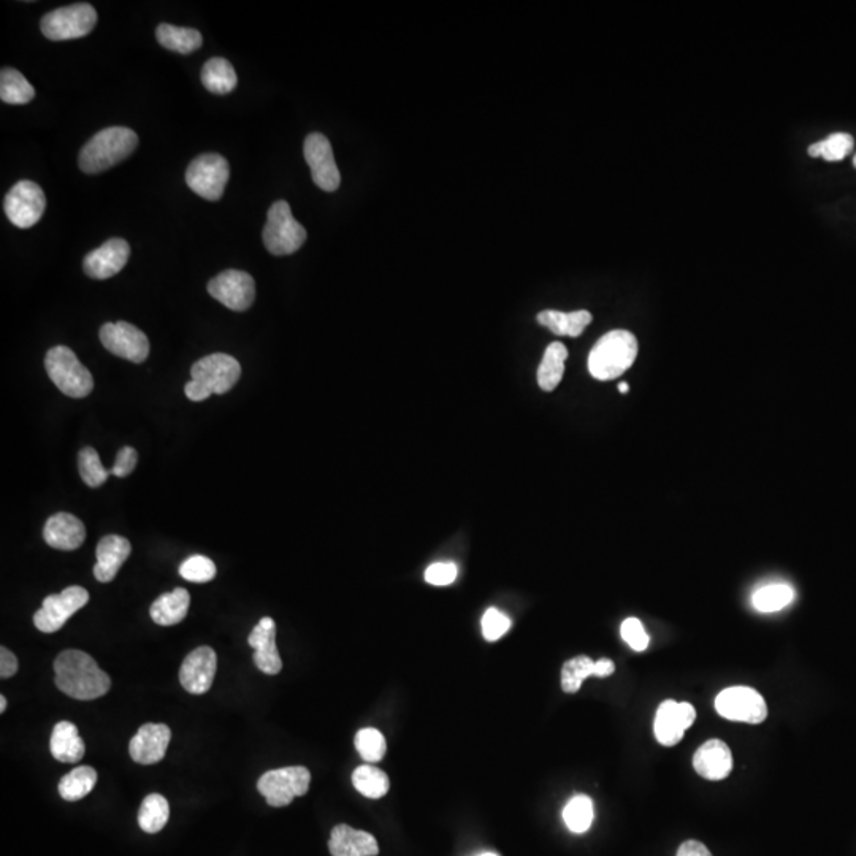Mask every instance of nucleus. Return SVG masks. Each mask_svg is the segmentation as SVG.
<instances>
[{
  "label": "nucleus",
  "mask_w": 856,
  "mask_h": 856,
  "mask_svg": "<svg viewBox=\"0 0 856 856\" xmlns=\"http://www.w3.org/2000/svg\"><path fill=\"white\" fill-rule=\"evenodd\" d=\"M56 685L73 700L92 701L108 693L111 679L96 660L81 650H64L54 660Z\"/></svg>",
  "instance_id": "nucleus-1"
},
{
  "label": "nucleus",
  "mask_w": 856,
  "mask_h": 856,
  "mask_svg": "<svg viewBox=\"0 0 856 856\" xmlns=\"http://www.w3.org/2000/svg\"><path fill=\"white\" fill-rule=\"evenodd\" d=\"M138 137L129 127L113 126L100 130L80 151L78 164L88 175L105 172L137 150Z\"/></svg>",
  "instance_id": "nucleus-2"
},
{
  "label": "nucleus",
  "mask_w": 856,
  "mask_h": 856,
  "mask_svg": "<svg viewBox=\"0 0 856 856\" xmlns=\"http://www.w3.org/2000/svg\"><path fill=\"white\" fill-rule=\"evenodd\" d=\"M192 379L184 387L191 402H203L213 394H227L241 376L240 362L235 357L216 352L197 360L191 368Z\"/></svg>",
  "instance_id": "nucleus-3"
},
{
  "label": "nucleus",
  "mask_w": 856,
  "mask_h": 856,
  "mask_svg": "<svg viewBox=\"0 0 856 856\" xmlns=\"http://www.w3.org/2000/svg\"><path fill=\"white\" fill-rule=\"evenodd\" d=\"M638 356V341L628 330H612L598 340L589 356L590 375L600 381L622 376Z\"/></svg>",
  "instance_id": "nucleus-4"
},
{
  "label": "nucleus",
  "mask_w": 856,
  "mask_h": 856,
  "mask_svg": "<svg viewBox=\"0 0 856 856\" xmlns=\"http://www.w3.org/2000/svg\"><path fill=\"white\" fill-rule=\"evenodd\" d=\"M45 368L54 386L70 398H85L94 389L91 371L81 364L75 352L67 346L50 349L45 357Z\"/></svg>",
  "instance_id": "nucleus-5"
},
{
  "label": "nucleus",
  "mask_w": 856,
  "mask_h": 856,
  "mask_svg": "<svg viewBox=\"0 0 856 856\" xmlns=\"http://www.w3.org/2000/svg\"><path fill=\"white\" fill-rule=\"evenodd\" d=\"M305 227L292 216L291 205L278 200L268 210L267 224L262 232L265 248L273 256H289L305 245Z\"/></svg>",
  "instance_id": "nucleus-6"
},
{
  "label": "nucleus",
  "mask_w": 856,
  "mask_h": 856,
  "mask_svg": "<svg viewBox=\"0 0 856 856\" xmlns=\"http://www.w3.org/2000/svg\"><path fill=\"white\" fill-rule=\"evenodd\" d=\"M97 24L96 8L91 4H73L46 13L42 18V32L53 42L81 39L91 34Z\"/></svg>",
  "instance_id": "nucleus-7"
},
{
  "label": "nucleus",
  "mask_w": 856,
  "mask_h": 856,
  "mask_svg": "<svg viewBox=\"0 0 856 856\" xmlns=\"http://www.w3.org/2000/svg\"><path fill=\"white\" fill-rule=\"evenodd\" d=\"M310 784L311 772L305 766H289L265 772L257 782V790L265 796L268 806L286 807L306 795Z\"/></svg>",
  "instance_id": "nucleus-8"
},
{
  "label": "nucleus",
  "mask_w": 856,
  "mask_h": 856,
  "mask_svg": "<svg viewBox=\"0 0 856 856\" xmlns=\"http://www.w3.org/2000/svg\"><path fill=\"white\" fill-rule=\"evenodd\" d=\"M229 178V162L226 157L216 153L195 157L186 172V183L191 191L210 202H218L221 199Z\"/></svg>",
  "instance_id": "nucleus-9"
},
{
  "label": "nucleus",
  "mask_w": 856,
  "mask_h": 856,
  "mask_svg": "<svg viewBox=\"0 0 856 856\" xmlns=\"http://www.w3.org/2000/svg\"><path fill=\"white\" fill-rule=\"evenodd\" d=\"M715 709L723 719L731 722L758 725L768 717L766 701L750 687H730L715 698Z\"/></svg>",
  "instance_id": "nucleus-10"
},
{
  "label": "nucleus",
  "mask_w": 856,
  "mask_h": 856,
  "mask_svg": "<svg viewBox=\"0 0 856 856\" xmlns=\"http://www.w3.org/2000/svg\"><path fill=\"white\" fill-rule=\"evenodd\" d=\"M88 601V590L80 585H72L58 595H50L43 600L42 608L35 612V627L42 633H56L75 612L85 608Z\"/></svg>",
  "instance_id": "nucleus-11"
},
{
  "label": "nucleus",
  "mask_w": 856,
  "mask_h": 856,
  "mask_svg": "<svg viewBox=\"0 0 856 856\" xmlns=\"http://www.w3.org/2000/svg\"><path fill=\"white\" fill-rule=\"evenodd\" d=\"M4 208L13 226L29 229L35 226L45 213V192L34 181H18L5 195Z\"/></svg>",
  "instance_id": "nucleus-12"
},
{
  "label": "nucleus",
  "mask_w": 856,
  "mask_h": 856,
  "mask_svg": "<svg viewBox=\"0 0 856 856\" xmlns=\"http://www.w3.org/2000/svg\"><path fill=\"white\" fill-rule=\"evenodd\" d=\"M99 335L108 352L132 364H143L150 356L148 337L129 322H107L102 325Z\"/></svg>",
  "instance_id": "nucleus-13"
},
{
  "label": "nucleus",
  "mask_w": 856,
  "mask_h": 856,
  "mask_svg": "<svg viewBox=\"0 0 856 856\" xmlns=\"http://www.w3.org/2000/svg\"><path fill=\"white\" fill-rule=\"evenodd\" d=\"M208 294L232 311H246L256 299L253 276L240 270H226L208 283Z\"/></svg>",
  "instance_id": "nucleus-14"
},
{
  "label": "nucleus",
  "mask_w": 856,
  "mask_h": 856,
  "mask_svg": "<svg viewBox=\"0 0 856 856\" xmlns=\"http://www.w3.org/2000/svg\"><path fill=\"white\" fill-rule=\"evenodd\" d=\"M303 154L306 164L310 165L314 184L325 192L337 191L340 188L341 175L329 138L318 132L308 135L303 145Z\"/></svg>",
  "instance_id": "nucleus-15"
},
{
  "label": "nucleus",
  "mask_w": 856,
  "mask_h": 856,
  "mask_svg": "<svg viewBox=\"0 0 856 856\" xmlns=\"http://www.w3.org/2000/svg\"><path fill=\"white\" fill-rule=\"evenodd\" d=\"M696 720L695 707L690 703L668 700L660 704L655 715L654 731L657 741L665 747L676 746L684 738L685 731Z\"/></svg>",
  "instance_id": "nucleus-16"
},
{
  "label": "nucleus",
  "mask_w": 856,
  "mask_h": 856,
  "mask_svg": "<svg viewBox=\"0 0 856 856\" xmlns=\"http://www.w3.org/2000/svg\"><path fill=\"white\" fill-rule=\"evenodd\" d=\"M216 669H218L216 652L208 646L197 647L184 658L181 665V685L191 695H203L213 685Z\"/></svg>",
  "instance_id": "nucleus-17"
},
{
  "label": "nucleus",
  "mask_w": 856,
  "mask_h": 856,
  "mask_svg": "<svg viewBox=\"0 0 856 856\" xmlns=\"http://www.w3.org/2000/svg\"><path fill=\"white\" fill-rule=\"evenodd\" d=\"M172 731L164 723H146L130 741L129 753L138 765H156L164 760Z\"/></svg>",
  "instance_id": "nucleus-18"
},
{
  "label": "nucleus",
  "mask_w": 856,
  "mask_h": 856,
  "mask_svg": "<svg viewBox=\"0 0 856 856\" xmlns=\"http://www.w3.org/2000/svg\"><path fill=\"white\" fill-rule=\"evenodd\" d=\"M129 257V243L123 238H111L85 257L83 270L89 278L108 279L126 267Z\"/></svg>",
  "instance_id": "nucleus-19"
},
{
  "label": "nucleus",
  "mask_w": 856,
  "mask_h": 856,
  "mask_svg": "<svg viewBox=\"0 0 856 856\" xmlns=\"http://www.w3.org/2000/svg\"><path fill=\"white\" fill-rule=\"evenodd\" d=\"M254 649V663L262 673L276 676L283 669V660L276 647V623L272 617L260 619L248 638Z\"/></svg>",
  "instance_id": "nucleus-20"
},
{
  "label": "nucleus",
  "mask_w": 856,
  "mask_h": 856,
  "mask_svg": "<svg viewBox=\"0 0 856 856\" xmlns=\"http://www.w3.org/2000/svg\"><path fill=\"white\" fill-rule=\"evenodd\" d=\"M46 544L58 551H75L85 543V524L72 514L58 513L46 520L43 528Z\"/></svg>",
  "instance_id": "nucleus-21"
},
{
  "label": "nucleus",
  "mask_w": 856,
  "mask_h": 856,
  "mask_svg": "<svg viewBox=\"0 0 856 856\" xmlns=\"http://www.w3.org/2000/svg\"><path fill=\"white\" fill-rule=\"evenodd\" d=\"M693 768L707 780H723L733 769L730 747L720 739L704 742L693 757Z\"/></svg>",
  "instance_id": "nucleus-22"
},
{
  "label": "nucleus",
  "mask_w": 856,
  "mask_h": 856,
  "mask_svg": "<svg viewBox=\"0 0 856 856\" xmlns=\"http://www.w3.org/2000/svg\"><path fill=\"white\" fill-rule=\"evenodd\" d=\"M132 552V546L123 536L108 535L100 539L97 546V563L94 566V576L97 581H113Z\"/></svg>",
  "instance_id": "nucleus-23"
},
{
  "label": "nucleus",
  "mask_w": 856,
  "mask_h": 856,
  "mask_svg": "<svg viewBox=\"0 0 856 856\" xmlns=\"http://www.w3.org/2000/svg\"><path fill=\"white\" fill-rule=\"evenodd\" d=\"M329 850L332 856H378L379 845L375 836L354 830L349 825H337L330 834Z\"/></svg>",
  "instance_id": "nucleus-24"
},
{
  "label": "nucleus",
  "mask_w": 856,
  "mask_h": 856,
  "mask_svg": "<svg viewBox=\"0 0 856 856\" xmlns=\"http://www.w3.org/2000/svg\"><path fill=\"white\" fill-rule=\"evenodd\" d=\"M51 755L61 763H77L85 757L86 747L77 725L59 722L54 725L50 741Z\"/></svg>",
  "instance_id": "nucleus-25"
},
{
  "label": "nucleus",
  "mask_w": 856,
  "mask_h": 856,
  "mask_svg": "<svg viewBox=\"0 0 856 856\" xmlns=\"http://www.w3.org/2000/svg\"><path fill=\"white\" fill-rule=\"evenodd\" d=\"M189 604L191 597L188 590L178 587L173 592L164 593L151 604V619L162 627L178 625L188 616Z\"/></svg>",
  "instance_id": "nucleus-26"
},
{
  "label": "nucleus",
  "mask_w": 856,
  "mask_h": 856,
  "mask_svg": "<svg viewBox=\"0 0 856 856\" xmlns=\"http://www.w3.org/2000/svg\"><path fill=\"white\" fill-rule=\"evenodd\" d=\"M592 319V314L585 310L573 311V313L546 310L541 311L536 316V321L555 335L573 338L582 335V332L589 327Z\"/></svg>",
  "instance_id": "nucleus-27"
},
{
  "label": "nucleus",
  "mask_w": 856,
  "mask_h": 856,
  "mask_svg": "<svg viewBox=\"0 0 856 856\" xmlns=\"http://www.w3.org/2000/svg\"><path fill=\"white\" fill-rule=\"evenodd\" d=\"M202 83L211 94L227 96L238 85L237 72L227 59L213 58L205 62L202 69Z\"/></svg>",
  "instance_id": "nucleus-28"
},
{
  "label": "nucleus",
  "mask_w": 856,
  "mask_h": 856,
  "mask_svg": "<svg viewBox=\"0 0 856 856\" xmlns=\"http://www.w3.org/2000/svg\"><path fill=\"white\" fill-rule=\"evenodd\" d=\"M156 39L165 50L180 54H191L202 48L203 37L197 29L161 24L157 27Z\"/></svg>",
  "instance_id": "nucleus-29"
},
{
  "label": "nucleus",
  "mask_w": 856,
  "mask_h": 856,
  "mask_svg": "<svg viewBox=\"0 0 856 856\" xmlns=\"http://www.w3.org/2000/svg\"><path fill=\"white\" fill-rule=\"evenodd\" d=\"M566 359H568V349L565 344L555 341L547 346L538 368V386L541 389L546 392L557 389L558 384L562 383Z\"/></svg>",
  "instance_id": "nucleus-30"
},
{
  "label": "nucleus",
  "mask_w": 856,
  "mask_h": 856,
  "mask_svg": "<svg viewBox=\"0 0 856 856\" xmlns=\"http://www.w3.org/2000/svg\"><path fill=\"white\" fill-rule=\"evenodd\" d=\"M97 771L91 766H80L65 774L59 782V795L65 801H80L94 790Z\"/></svg>",
  "instance_id": "nucleus-31"
},
{
  "label": "nucleus",
  "mask_w": 856,
  "mask_h": 856,
  "mask_svg": "<svg viewBox=\"0 0 856 856\" xmlns=\"http://www.w3.org/2000/svg\"><path fill=\"white\" fill-rule=\"evenodd\" d=\"M169 801L159 793L146 796L138 811V825L145 833L156 834L169 822Z\"/></svg>",
  "instance_id": "nucleus-32"
},
{
  "label": "nucleus",
  "mask_w": 856,
  "mask_h": 856,
  "mask_svg": "<svg viewBox=\"0 0 856 856\" xmlns=\"http://www.w3.org/2000/svg\"><path fill=\"white\" fill-rule=\"evenodd\" d=\"M35 97V89L18 70L5 67L0 73V99L5 104L26 105Z\"/></svg>",
  "instance_id": "nucleus-33"
},
{
  "label": "nucleus",
  "mask_w": 856,
  "mask_h": 856,
  "mask_svg": "<svg viewBox=\"0 0 856 856\" xmlns=\"http://www.w3.org/2000/svg\"><path fill=\"white\" fill-rule=\"evenodd\" d=\"M352 785L357 792L370 799H379L389 793L390 780L386 772L375 766H359L352 772Z\"/></svg>",
  "instance_id": "nucleus-34"
},
{
  "label": "nucleus",
  "mask_w": 856,
  "mask_h": 856,
  "mask_svg": "<svg viewBox=\"0 0 856 856\" xmlns=\"http://www.w3.org/2000/svg\"><path fill=\"white\" fill-rule=\"evenodd\" d=\"M795 600V590L788 584H769L753 593V608L760 612H777Z\"/></svg>",
  "instance_id": "nucleus-35"
},
{
  "label": "nucleus",
  "mask_w": 856,
  "mask_h": 856,
  "mask_svg": "<svg viewBox=\"0 0 856 856\" xmlns=\"http://www.w3.org/2000/svg\"><path fill=\"white\" fill-rule=\"evenodd\" d=\"M853 146H855V140L852 135L836 132L822 142L809 146L807 153L812 157H822L828 162H839L844 161L845 157L852 153Z\"/></svg>",
  "instance_id": "nucleus-36"
},
{
  "label": "nucleus",
  "mask_w": 856,
  "mask_h": 856,
  "mask_svg": "<svg viewBox=\"0 0 856 856\" xmlns=\"http://www.w3.org/2000/svg\"><path fill=\"white\" fill-rule=\"evenodd\" d=\"M595 811H593V801L589 796L576 795L570 799V803L566 804L563 809V820L571 833L582 834L589 831L593 823Z\"/></svg>",
  "instance_id": "nucleus-37"
},
{
  "label": "nucleus",
  "mask_w": 856,
  "mask_h": 856,
  "mask_svg": "<svg viewBox=\"0 0 856 856\" xmlns=\"http://www.w3.org/2000/svg\"><path fill=\"white\" fill-rule=\"evenodd\" d=\"M590 676H595V662H593L592 658L585 657V655L571 658L562 668L563 692H579L582 682Z\"/></svg>",
  "instance_id": "nucleus-38"
},
{
  "label": "nucleus",
  "mask_w": 856,
  "mask_h": 856,
  "mask_svg": "<svg viewBox=\"0 0 856 856\" xmlns=\"http://www.w3.org/2000/svg\"><path fill=\"white\" fill-rule=\"evenodd\" d=\"M78 468H80V476L85 481L86 486L100 487L107 482L108 476H111V470L102 465L99 454L96 449L85 448L81 449L78 455Z\"/></svg>",
  "instance_id": "nucleus-39"
},
{
  "label": "nucleus",
  "mask_w": 856,
  "mask_h": 856,
  "mask_svg": "<svg viewBox=\"0 0 856 856\" xmlns=\"http://www.w3.org/2000/svg\"><path fill=\"white\" fill-rule=\"evenodd\" d=\"M356 749L368 763H378L386 755L387 744L381 731L364 728L356 734Z\"/></svg>",
  "instance_id": "nucleus-40"
},
{
  "label": "nucleus",
  "mask_w": 856,
  "mask_h": 856,
  "mask_svg": "<svg viewBox=\"0 0 856 856\" xmlns=\"http://www.w3.org/2000/svg\"><path fill=\"white\" fill-rule=\"evenodd\" d=\"M181 578L197 584L213 581L216 576V565L205 555H192L180 566Z\"/></svg>",
  "instance_id": "nucleus-41"
},
{
  "label": "nucleus",
  "mask_w": 856,
  "mask_h": 856,
  "mask_svg": "<svg viewBox=\"0 0 856 856\" xmlns=\"http://www.w3.org/2000/svg\"><path fill=\"white\" fill-rule=\"evenodd\" d=\"M509 628H511V620L498 609H487L486 614L482 617V635L487 641H498L508 633Z\"/></svg>",
  "instance_id": "nucleus-42"
},
{
  "label": "nucleus",
  "mask_w": 856,
  "mask_h": 856,
  "mask_svg": "<svg viewBox=\"0 0 856 856\" xmlns=\"http://www.w3.org/2000/svg\"><path fill=\"white\" fill-rule=\"evenodd\" d=\"M620 635H622L623 641L627 642L628 646L636 652H642L649 647V635L642 627L641 620L635 619V617L623 620Z\"/></svg>",
  "instance_id": "nucleus-43"
},
{
  "label": "nucleus",
  "mask_w": 856,
  "mask_h": 856,
  "mask_svg": "<svg viewBox=\"0 0 856 856\" xmlns=\"http://www.w3.org/2000/svg\"><path fill=\"white\" fill-rule=\"evenodd\" d=\"M455 578H457V566L451 562L433 563L425 571V581L438 587L452 584Z\"/></svg>",
  "instance_id": "nucleus-44"
},
{
  "label": "nucleus",
  "mask_w": 856,
  "mask_h": 856,
  "mask_svg": "<svg viewBox=\"0 0 856 856\" xmlns=\"http://www.w3.org/2000/svg\"><path fill=\"white\" fill-rule=\"evenodd\" d=\"M138 455L134 448L121 449L116 455L115 465L111 468V474H115L118 478H126L137 467Z\"/></svg>",
  "instance_id": "nucleus-45"
},
{
  "label": "nucleus",
  "mask_w": 856,
  "mask_h": 856,
  "mask_svg": "<svg viewBox=\"0 0 856 856\" xmlns=\"http://www.w3.org/2000/svg\"><path fill=\"white\" fill-rule=\"evenodd\" d=\"M18 671V658L15 657L12 650L7 647H0V677L8 679L15 676Z\"/></svg>",
  "instance_id": "nucleus-46"
},
{
  "label": "nucleus",
  "mask_w": 856,
  "mask_h": 856,
  "mask_svg": "<svg viewBox=\"0 0 856 856\" xmlns=\"http://www.w3.org/2000/svg\"><path fill=\"white\" fill-rule=\"evenodd\" d=\"M677 856H712V853L701 842L687 841L679 847Z\"/></svg>",
  "instance_id": "nucleus-47"
},
{
  "label": "nucleus",
  "mask_w": 856,
  "mask_h": 856,
  "mask_svg": "<svg viewBox=\"0 0 856 856\" xmlns=\"http://www.w3.org/2000/svg\"><path fill=\"white\" fill-rule=\"evenodd\" d=\"M616 671V665L609 658H601L595 662V677H608Z\"/></svg>",
  "instance_id": "nucleus-48"
},
{
  "label": "nucleus",
  "mask_w": 856,
  "mask_h": 856,
  "mask_svg": "<svg viewBox=\"0 0 856 856\" xmlns=\"http://www.w3.org/2000/svg\"><path fill=\"white\" fill-rule=\"evenodd\" d=\"M7 711V698L4 695H0V712L4 714Z\"/></svg>",
  "instance_id": "nucleus-49"
},
{
  "label": "nucleus",
  "mask_w": 856,
  "mask_h": 856,
  "mask_svg": "<svg viewBox=\"0 0 856 856\" xmlns=\"http://www.w3.org/2000/svg\"><path fill=\"white\" fill-rule=\"evenodd\" d=\"M619 392H620V394H627V392H628V384H627V383H622V384H620V386H619Z\"/></svg>",
  "instance_id": "nucleus-50"
},
{
  "label": "nucleus",
  "mask_w": 856,
  "mask_h": 856,
  "mask_svg": "<svg viewBox=\"0 0 856 856\" xmlns=\"http://www.w3.org/2000/svg\"><path fill=\"white\" fill-rule=\"evenodd\" d=\"M479 856H498V855H495V853H482V855H479Z\"/></svg>",
  "instance_id": "nucleus-51"
},
{
  "label": "nucleus",
  "mask_w": 856,
  "mask_h": 856,
  "mask_svg": "<svg viewBox=\"0 0 856 856\" xmlns=\"http://www.w3.org/2000/svg\"><path fill=\"white\" fill-rule=\"evenodd\" d=\"M853 165H855V169H856V154H855V157H853Z\"/></svg>",
  "instance_id": "nucleus-52"
}]
</instances>
